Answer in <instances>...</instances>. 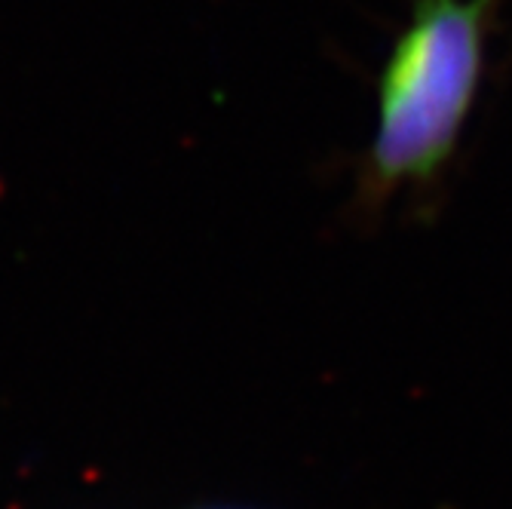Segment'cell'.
Masks as SVG:
<instances>
[{
  "mask_svg": "<svg viewBox=\"0 0 512 509\" xmlns=\"http://www.w3.org/2000/svg\"><path fill=\"white\" fill-rule=\"evenodd\" d=\"M485 53V0H421L384 68L371 175L381 188L430 178L454 151Z\"/></svg>",
  "mask_w": 512,
  "mask_h": 509,
  "instance_id": "6da1fadb",
  "label": "cell"
}]
</instances>
